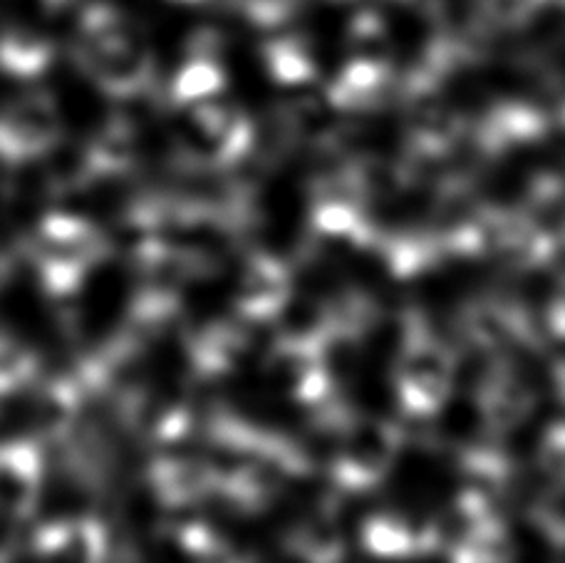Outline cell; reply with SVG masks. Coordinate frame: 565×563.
<instances>
[{"label":"cell","instance_id":"obj_1","mask_svg":"<svg viewBox=\"0 0 565 563\" xmlns=\"http://www.w3.org/2000/svg\"><path fill=\"white\" fill-rule=\"evenodd\" d=\"M77 60L99 89L109 95H135L149 83L151 55L122 10L93 6L79 18Z\"/></svg>","mask_w":565,"mask_h":563},{"label":"cell","instance_id":"obj_2","mask_svg":"<svg viewBox=\"0 0 565 563\" xmlns=\"http://www.w3.org/2000/svg\"><path fill=\"white\" fill-rule=\"evenodd\" d=\"M105 254L103 231L77 214H47L25 238V256L50 298L75 296Z\"/></svg>","mask_w":565,"mask_h":563},{"label":"cell","instance_id":"obj_3","mask_svg":"<svg viewBox=\"0 0 565 563\" xmlns=\"http://www.w3.org/2000/svg\"><path fill=\"white\" fill-rule=\"evenodd\" d=\"M63 139V117L47 93H28L0 109V162L25 167L53 155Z\"/></svg>","mask_w":565,"mask_h":563},{"label":"cell","instance_id":"obj_4","mask_svg":"<svg viewBox=\"0 0 565 563\" xmlns=\"http://www.w3.org/2000/svg\"><path fill=\"white\" fill-rule=\"evenodd\" d=\"M45 485V452L35 437L0 442V519L20 524L40 504Z\"/></svg>","mask_w":565,"mask_h":563},{"label":"cell","instance_id":"obj_5","mask_svg":"<svg viewBox=\"0 0 565 563\" xmlns=\"http://www.w3.org/2000/svg\"><path fill=\"white\" fill-rule=\"evenodd\" d=\"M33 554L38 563H105V529L89 517L50 521L35 531Z\"/></svg>","mask_w":565,"mask_h":563},{"label":"cell","instance_id":"obj_6","mask_svg":"<svg viewBox=\"0 0 565 563\" xmlns=\"http://www.w3.org/2000/svg\"><path fill=\"white\" fill-rule=\"evenodd\" d=\"M53 43L35 30H8L0 35V73L38 77L53 63Z\"/></svg>","mask_w":565,"mask_h":563},{"label":"cell","instance_id":"obj_7","mask_svg":"<svg viewBox=\"0 0 565 563\" xmlns=\"http://www.w3.org/2000/svg\"><path fill=\"white\" fill-rule=\"evenodd\" d=\"M38 370L40 360L35 350H30L23 340L0 328V400L33 385Z\"/></svg>","mask_w":565,"mask_h":563},{"label":"cell","instance_id":"obj_8","mask_svg":"<svg viewBox=\"0 0 565 563\" xmlns=\"http://www.w3.org/2000/svg\"><path fill=\"white\" fill-rule=\"evenodd\" d=\"M551 0H477V15L493 28H521L541 15Z\"/></svg>","mask_w":565,"mask_h":563},{"label":"cell","instance_id":"obj_9","mask_svg":"<svg viewBox=\"0 0 565 563\" xmlns=\"http://www.w3.org/2000/svg\"><path fill=\"white\" fill-rule=\"evenodd\" d=\"M241 15L260 28H276L296 13L300 0H234Z\"/></svg>","mask_w":565,"mask_h":563},{"label":"cell","instance_id":"obj_10","mask_svg":"<svg viewBox=\"0 0 565 563\" xmlns=\"http://www.w3.org/2000/svg\"><path fill=\"white\" fill-rule=\"evenodd\" d=\"M216 79H218L216 67L206 63V60H196L194 65H189L184 73H181L177 89L184 95H194V93H199V89H206L214 85Z\"/></svg>","mask_w":565,"mask_h":563},{"label":"cell","instance_id":"obj_11","mask_svg":"<svg viewBox=\"0 0 565 563\" xmlns=\"http://www.w3.org/2000/svg\"><path fill=\"white\" fill-rule=\"evenodd\" d=\"M10 276H13V261H10V256L6 254V251L0 248V290L8 286Z\"/></svg>","mask_w":565,"mask_h":563},{"label":"cell","instance_id":"obj_12","mask_svg":"<svg viewBox=\"0 0 565 563\" xmlns=\"http://www.w3.org/2000/svg\"><path fill=\"white\" fill-rule=\"evenodd\" d=\"M179 3H204V0H179Z\"/></svg>","mask_w":565,"mask_h":563},{"label":"cell","instance_id":"obj_13","mask_svg":"<svg viewBox=\"0 0 565 563\" xmlns=\"http://www.w3.org/2000/svg\"><path fill=\"white\" fill-rule=\"evenodd\" d=\"M0 563H10V556H0Z\"/></svg>","mask_w":565,"mask_h":563}]
</instances>
